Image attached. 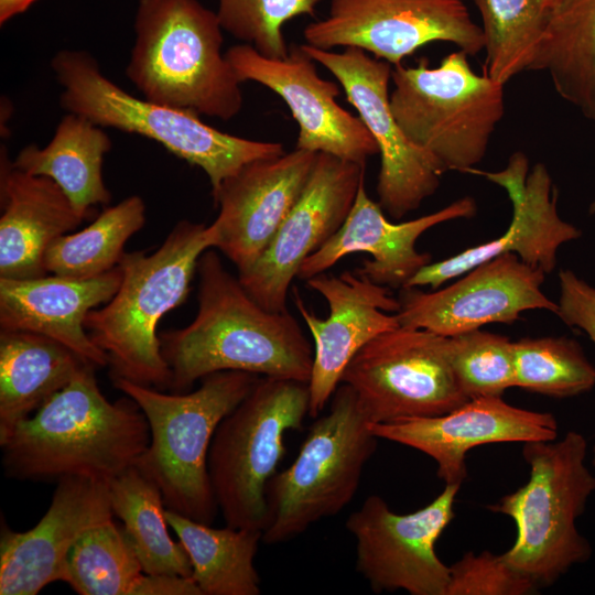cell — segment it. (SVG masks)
<instances>
[{
	"label": "cell",
	"instance_id": "obj_27",
	"mask_svg": "<svg viewBox=\"0 0 595 595\" xmlns=\"http://www.w3.org/2000/svg\"><path fill=\"white\" fill-rule=\"evenodd\" d=\"M110 149L111 140L101 127L68 112L46 147H24L12 164L29 174L52 178L85 219L91 207L111 199L102 178L104 156Z\"/></svg>",
	"mask_w": 595,
	"mask_h": 595
},
{
	"label": "cell",
	"instance_id": "obj_7",
	"mask_svg": "<svg viewBox=\"0 0 595 595\" xmlns=\"http://www.w3.org/2000/svg\"><path fill=\"white\" fill-rule=\"evenodd\" d=\"M52 69L63 90L61 106L101 128L137 133L162 144L208 176L212 194L245 164L284 153L282 143L257 141L221 132L190 110L139 99L100 71L83 50H62Z\"/></svg>",
	"mask_w": 595,
	"mask_h": 595
},
{
	"label": "cell",
	"instance_id": "obj_6",
	"mask_svg": "<svg viewBox=\"0 0 595 595\" xmlns=\"http://www.w3.org/2000/svg\"><path fill=\"white\" fill-rule=\"evenodd\" d=\"M586 454L587 442L576 431L560 440L524 443L529 480L489 506L510 517L517 528L502 558L539 587L555 583L592 556V547L576 526L595 491Z\"/></svg>",
	"mask_w": 595,
	"mask_h": 595
},
{
	"label": "cell",
	"instance_id": "obj_13",
	"mask_svg": "<svg viewBox=\"0 0 595 595\" xmlns=\"http://www.w3.org/2000/svg\"><path fill=\"white\" fill-rule=\"evenodd\" d=\"M459 487L445 485L430 504L407 515L396 513L385 499L371 495L348 516L356 570L375 593L446 595L450 566L437 556L435 543L454 517Z\"/></svg>",
	"mask_w": 595,
	"mask_h": 595
},
{
	"label": "cell",
	"instance_id": "obj_5",
	"mask_svg": "<svg viewBox=\"0 0 595 595\" xmlns=\"http://www.w3.org/2000/svg\"><path fill=\"white\" fill-rule=\"evenodd\" d=\"M115 388L145 415L150 442L136 466L160 488L166 509L212 524L218 506L207 459L220 421L251 391L260 376L218 371L201 379L188 393H164L119 376Z\"/></svg>",
	"mask_w": 595,
	"mask_h": 595
},
{
	"label": "cell",
	"instance_id": "obj_40",
	"mask_svg": "<svg viewBox=\"0 0 595 595\" xmlns=\"http://www.w3.org/2000/svg\"><path fill=\"white\" fill-rule=\"evenodd\" d=\"M36 0H0V24L23 13Z\"/></svg>",
	"mask_w": 595,
	"mask_h": 595
},
{
	"label": "cell",
	"instance_id": "obj_35",
	"mask_svg": "<svg viewBox=\"0 0 595 595\" xmlns=\"http://www.w3.org/2000/svg\"><path fill=\"white\" fill-rule=\"evenodd\" d=\"M447 356L468 399L498 396L516 387L512 342L502 335L474 329L446 337Z\"/></svg>",
	"mask_w": 595,
	"mask_h": 595
},
{
	"label": "cell",
	"instance_id": "obj_2",
	"mask_svg": "<svg viewBox=\"0 0 595 595\" xmlns=\"http://www.w3.org/2000/svg\"><path fill=\"white\" fill-rule=\"evenodd\" d=\"M93 364L3 439L2 466L17 479L100 482L136 466L150 442L149 423L132 399L110 402Z\"/></svg>",
	"mask_w": 595,
	"mask_h": 595
},
{
	"label": "cell",
	"instance_id": "obj_25",
	"mask_svg": "<svg viewBox=\"0 0 595 595\" xmlns=\"http://www.w3.org/2000/svg\"><path fill=\"white\" fill-rule=\"evenodd\" d=\"M0 205V278L46 275V250L84 219L57 183L14 167L3 147Z\"/></svg>",
	"mask_w": 595,
	"mask_h": 595
},
{
	"label": "cell",
	"instance_id": "obj_26",
	"mask_svg": "<svg viewBox=\"0 0 595 595\" xmlns=\"http://www.w3.org/2000/svg\"><path fill=\"white\" fill-rule=\"evenodd\" d=\"M87 364L44 335L1 329L0 440L65 388Z\"/></svg>",
	"mask_w": 595,
	"mask_h": 595
},
{
	"label": "cell",
	"instance_id": "obj_9",
	"mask_svg": "<svg viewBox=\"0 0 595 595\" xmlns=\"http://www.w3.org/2000/svg\"><path fill=\"white\" fill-rule=\"evenodd\" d=\"M327 413L316 416L292 464L266 490L267 544L286 542L323 518L337 515L359 488L378 437L351 387L340 383Z\"/></svg>",
	"mask_w": 595,
	"mask_h": 595
},
{
	"label": "cell",
	"instance_id": "obj_42",
	"mask_svg": "<svg viewBox=\"0 0 595 595\" xmlns=\"http://www.w3.org/2000/svg\"><path fill=\"white\" fill-rule=\"evenodd\" d=\"M589 212H591V213H595V201H594L593 204L591 205Z\"/></svg>",
	"mask_w": 595,
	"mask_h": 595
},
{
	"label": "cell",
	"instance_id": "obj_21",
	"mask_svg": "<svg viewBox=\"0 0 595 595\" xmlns=\"http://www.w3.org/2000/svg\"><path fill=\"white\" fill-rule=\"evenodd\" d=\"M380 440L399 443L431 457L445 485H462L467 477L466 454L490 443L552 441L558 421L550 412L531 411L507 403L501 397L468 399L433 416L370 423Z\"/></svg>",
	"mask_w": 595,
	"mask_h": 595
},
{
	"label": "cell",
	"instance_id": "obj_8",
	"mask_svg": "<svg viewBox=\"0 0 595 595\" xmlns=\"http://www.w3.org/2000/svg\"><path fill=\"white\" fill-rule=\"evenodd\" d=\"M463 51L436 67L421 58L415 66H393L391 111L401 130L432 154L445 171L467 173L485 158L505 113L502 84L475 73Z\"/></svg>",
	"mask_w": 595,
	"mask_h": 595
},
{
	"label": "cell",
	"instance_id": "obj_10",
	"mask_svg": "<svg viewBox=\"0 0 595 595\" xmlns=\"http://www.w3.org/2000/svg\"><path fill=\"white\" fill-rule=\"evenodd\" d=\"M307 382L260 377L218 424L207 467L226 526L258 529L268 522L266 490L285 453L284 434L309 415Z\"/></svg>",
	"mask_w": 595,
	"mask_h": 595
},
{
	"label": "cell",
	"instance_id": "obj_41",
	"mask_svg": "<svg viewBox=\"0 0 595 595\" xmlns=\"http://www.w3.org/2000/svg\"><path fill=\"white\" fill-rule=\"evenodd\" d=\"M543 9L548 10L550 12V10H552L558 3L560 0H536Z\"/></svg>",
	"mask_w": 595,
	"mask_h": 595
},
{
	"label": "cell",
	"instance_id": "obj_29",
	"mask_svg": "<svg viewBox=\"0 0 595 595\" xmlns=\"http://www.w3.org/2000/svg\"><path fill=\"white\" fill-rule=\"evenodd\" d=\"M169 527L188 554L192 578L202 595H259L255 556L262 531L250 528H213L165 509Z\"/></svg>",
	"mask_w": 595,
	"mask_h": 595
},
{
	"label": "cell",
	"instance_id": "obj_33",
	"mask_svg": "<svg viewBox=\"0 0 595 595\" xmlns=\"http://www.w3.org/2000/svg\"><path fill=\"white\" fill-rule=\"evenodd\" d=\"M143 574L123 528L108 520L86 532L66 560L63 581L80 595H132Z\"/></svg>",
	"mask_w": 595,
	"mask_h": 595
},
{
	"label": "cell",
	"instance_id": "obj_30",
	"mask_svg": "<svg viewBox=\"0 0 595 595\" xmlns=\"http://www.w3.org/2000/svg\"><path fill=\"white\" fill-rule=\"evenodd\" d=\"M110 506L143 573L192 577V564L183 545L167 530L165 505L159 486L137 466L107 482Z\"/></svg>",
	"mask_w": 595,
	"mask_h": 595
},
{
	"label": "cell",
	"instance_id": "obj_4",
	"mask_svg": "<svg viewBox=\"0 0 595 595\" xmlns=\"http://www.w3.org/2000/svg\"><path fill=\"white\" fill-rule=\"evenodd\" d=\"M134 33L126 75L144 99L225 121L241 110L216 12L198 0H139Z\"/></svg>",
	"mask_w": 595,
	"mask_h": 595
},
{
	"label": "cell",
	"instance_id": "obj_31",
	"mask_svg": "<svg viewBox=\"0 0 595 595\" xmlns=\"http://www.w3.org/2000/svg\"><path fill=\"white\" fill-rule=\"evenodd\" d=\"M145 223V204L138 195L110 206L87 227L65 234L45 253L47 273L89 279L117 267L125 245Z\"/></svg>",
	"mask_w": 595,
	"mask_h": 595
},
{
	"label": "cell",
	"instance_id": "obj_15",
	"mask_svg": "<svg viewBox=\"0 0 595 595\" xmlns=\"http://www.w3.org/2000/svg\"><path fill=\"white\" fill-rule=\"evenodd\" d=\"M366 165L320 152L310 180L258 260L238 279L263 309L286 312L290 284L303 261L344 224Z\"/></svg>",
	"mask_w": 595,
	"mask_h": 595
},
{
	"label": "cell",
	"instance_id": "obj_1",
	"mask_svg": "<svg viewBox=\"0 0 595 595\" xmlns=\"http://www.w3.org/2000/svg\"><path fill=\"white\" fill-rule=\"evenodd\" d=\"M196 272L194 320L160 334L171 391L183 393L205 376L227 370L309 383L314 351L289 311L259 305L213 250L201 256Z\"/></svg>",
	"mask_w": 595,
	"mask_h": 595
},
{
	"label": "cell",
	"instance_id": "obj_36",
	"mask_svg": "<svg viewBox=\"0 0 595 595\" xmlns=\"http://www.w3.org/2000/svg\"><path fill=\"white\" fill-rule=\"evenodd\" d=\"M321 0H218L224 31L261 55L283 58L289 53L283 25L299 15H313Z\"/></svg>",
	"mask_w": 595,
	"mask_h": 595
},
{
	"label": "cell",
	"instance_id": "obj_14",
	"mask_svg": "<svg viewBox=\"0 0 595 595\" xmlns=\"http://www.w3.org/2000/svg\"><path fill=\"white\" fill-rule=\"evenodd\" d=\"M303 36L321 50L359 47L392 66L431 42H450L467 55L484 48L482 26L463 0H331L327 15Z\"/></svg>",
	"mask_w": 595,
	"mask_h": 595
},
{
	"label": "cell",
	"instance_id": "obj_3",
	"mask_svg": "<svg viewBox=\"0 0 595 595\" xmlns=\"http://www.w3.org/2000/svg\"><path fill=\"white\" fill-rule=\"evenodd\" d=\"M209 248H214L210 225L181 220L155 251L123 253L118 291L84 322L90 338L108 356L110 376L169 389L171 372L158 324L184 303L198 260Z\"/></svg>",
	"mask_w": 595,
	"mask_h": 595
},
{
	"label": "cell",
	"instance_id": "obj_39",
	"mask_svg": "<svg viewBox=\"0 0 595 595\" xmlns=\"http://www.w3.org/2000/svg\"><path fill=\"white\" fill-rule=\"evenodd\" d=\"M132 595H202L192 577L143 573Z\"/></svg>",
	"mask_w": 595,
	"mask_h": 595
},
{
	"label": "cell",
	"instance_id": "obj_20",
	"mask_svg": "<svg viewBox=\"0 0 595 595\" xmlns=\"http://www.w3.org/2000/svg\"><path fill=\"white\" fill-rule=\"evenodd\" d=\"M316 152L294 149L253 160L225 180L213 195L219 212L210 224L214 248L242 272L261 256L301 197Z\"/></svg>",
	"mask_w": 595,
	"mask_h": 595
},
{
	"label": "cell",
	"instance_id": "obj_17",
	"mask_svg": "<svg viewBox=\"0 0 595 595\" xmlns=\"http://www.w3.org/2000/svg\"><path fill=\"white\" fill-rule=\"evenodd\" d=\"M444 288L424 292L400 289V326L451 337L490 323L512 324L520 313L545 310L558 314V303L541 291L545 272L515 253L486 261Z\"/></svg>",
	"mask_w": 595,
	"mask_h": 595
},
{
	"label": "cell",
	"instance_id": "obj_16",
	"mask_svg": "<svg viewBox=\"0 0 595 595\" xmlns=\"http://www.w3.org/2000/svg\"><path fill=\"white\" fill-rule=\"evenodd\" d=\"M502 187L512 205V218L499 238L468 248L447 259L430 262L405 284L439 289L444 282L504 253H515L524 263L550 273L556 266L559 248L581 236V231L564 221L558 213V191L547 166L537 163L529 171V161L516 152L505 169L496 172L470 169Z\"/></svg>",
	"mask_w": 595,
	"mask_h": 595
},
{
	"label": "cell",
	"instance_id": "obj_22",
	"mask_svg": "<svg viewBox=\"0 0 595 595\" xmlns=\"http://www.w3.org/2000/svg\"><path fill=\"white\" fill-rule=\"evenodd\" d=\"M113 516L107 483L85 477L57 480L48 509L33 528L17 532L2 521L0 595H35L62 582L76 542Z\"/></svg>",
	"mask_w": 595,
	"mask_h": 595
},
{
	"label": "cell",
	"instance_id": "obj_37",
	"mask_svg": "<svg viewBox=\"0 0 595 595\" xmlns=\"http://www.w3.org/2000/svg\"><path fill=\"white\" fill-rule=\"evenodd\" d=\"M538 588L501 554L467 552L450 566L446 595H529Z\"/></svg>",
	"mask_w": 595,
	"mask_h": 595
},
{
	"label": "cell",
	"instance_id": "obj_43",
	"mask_svg": "<svg viewBox=\"0 0 595 595\" xmlns=\"http://www.w3.org/2000/svg\"><path fill=\"white\" fill-rule=\"evenodd\" d=\"M593 464L595 466V446L593 447Z\"/></svg>",
	"mask_w": 595,
	"mask_h": 595
},
{
	"label": "cell",
	"instance_id": "obj_28",
	"mask_svg": "<svg viewBox=\"0 0 595 595\" xmlns=\"http://www.w3.org/2000/svg\"><path fill=\"white\" fill-rule=\"evenodd\" d=\"M530 71L545 72L559 96L595 122V0H560L550 10Z\"/></svg>",
	"mask_w": 595,
	"mask_h": 595
},
{
	"label": "cell",
	"instance_id": "obj_34",
	"mask_svg": "<svg viewBox=\"0 0 595 595\" xmlns=\"http://www.w3.org/2000/svg\"><path fill=\"white\" fill-rule=\"evenodd\" d=\"M512 349L516 387L566 398L595 386V367L574 339L527 337L512 342Z\"/></svg>",
	"mask_w": 595,
	"mask_h": 595
},
{
	"label": "cell",
	"instance_id": "obj_24",
	"mask_svg": "<svg viewBox=\"0 0 595 595\" xmlns=\"http://www.w3.org/2000/svg\"><path fill=\"white\" fill-rule=\"evenodd\" d=\"M121 278L119 264L89 279L0 278V328L44 335L96 367H105L108 356L90 338L84 322L91 310L112 299Z\"/></svg>",
	"mask_w": 595,
	"mask_h": 595
},
{
	"label": "cell",
	"instance_id": "obj_18",
	"mask_svg": "<svg viewBox=\"0 0 595 595\" xmlns=\"http://www.w3.org/2000/svg\"><path fill=\"white\" fill-rule=\"evenodd\" d=\"M225 56L241 83L256 82L284 100L299 126L295 149L364 165L379 154L363 120L337 104L338 85L318 75L316 62L301 45L289 47L283 58L266 57L244 43L229 47Z\"/></svg>",
	"mask_w": 595,
	"mask_h": 595
},
{
	"label": "cell",
	"instance_id": "obj_38",
	"mask_svg": "<svg viewBox=\"0 0 595 595\" xmlns=\"http://www.w3.org/2000/svg\"><path fill=\"white\" fill-rule=\"evenodd\" d=\"M559 280L556 315L567 325L585 331L595 344V288L571 270L560 271Z\"/></svg>",
	"mask_w": 595,
	"mask_h": 595
},
{
	"label": "cell",
	"instance_id": "obj_23",
	"mask_svg": "<svg viewBox=\"0 0 595 595\" xmlns=\"http://www.w3.org/2000/svg\"><path fill=\"white\" fill-rule=\"evenodd\" d=\"M474 198L462 197L446 207L416 219L394 224L383 214L379 203L374 202L361 181L355 203L342 227L300 267L298 278L309 280L335 266L348 255L367 252L371 259L364 260L357 270L372 282L390 289H402L432 257L419 252L418 238L435 225L476 214Z\"/></svg>",
	"mask_w": 595,
	"mask_h": 595
},
{
	"label": "cell",
	"instance_id": "obj_19",
	"mask_svg": "<svg viewBox=\"0 0 595 595\" xmlns=\"http://www.w3.org/2000/svg\"><path fill=\"white\" fill-rule=\"evenodd\" d=\"M305 282L326 300L329 311L327 317H318L293 289L294 304L314 340L309 415L316 418L329 403L353 357L378 335L400 326L396 314L400 303L390 288L358 270L338 275L323 272Z\"/></svg>",
	"mask_w": 595,
	"mask_h": 595
},
{
	"label": "cell",
	"instance_id": "obj_11",
	"mask_svg": "<svg viewBox=\"0 0 595 595\" xmlns=\"http://www.w3.org/2000/svg\"><path fill=\"white\" fill-rule=\"evenodd\" d=\"M340 383L353 388L370 423L440 415L468 400L450 364L446 337L403 326L367 343Z\"/></svg>",
	"mask_w": 595,
	"mask_h": 595
},
{
	"label": "cell",
	"instance_id": "obj_12",
	"mask_svg": "<svg viewBox=\"0 0 595 595\" xmlns=\"http://www.w3.org/2000/svg\"><path fill=\"white\" fill-rule=\"evenodd\" d=\"M301 46L336 77L375 139L381 161L376 192L383 212L400 219L418 209L435 193L445 170L432 154L410 141L398 125L388 91L393 66L359 47L334 52Z\"/></svg>",
	"mask_w": 595,
	"mask_h": 595
},
{
	"label": "cell",
	"instance_id": "obj_32",
	"mask_svg": "<svg viewBox=\"0 0 595 595\" xmlns=\"http://www.w3.org/2000/svg\"><path fill=\"white\" fill-rule=\"evenodd\" d=\"M486 51L485 73L505 85L530 71L545 34L549 11L536 0H474Z\"/></svg>",
	"mask_w": 595,
	"mask_h": 595
}]
</instances>
